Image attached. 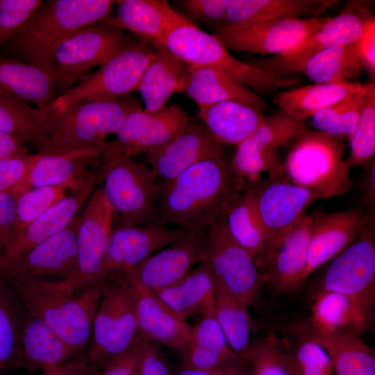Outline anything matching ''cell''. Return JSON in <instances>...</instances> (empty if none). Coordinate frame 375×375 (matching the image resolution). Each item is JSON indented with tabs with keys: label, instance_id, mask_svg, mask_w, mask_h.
Listing matches in <instances>:
<instances>
[{
	"label": "cell",
	"instance_id": "obj_1",
	"mask_svg": "<svg viewBox=\"0 0 375 375\" xmlns=\"http://www.w3.org/2000/svg\"><path fill=\"white\" fill-rule=\"evenodd\" d=\"M158 185L155 224L194 231L217 223L229 201L243 190L226 156L197 163Z\"/></svg>",
	"mask_w": 375,
	"mask_h": 375
},
{
	"label": "cell",
	"instance_id": "obj_2",
	"mask_svg": "<svg viewBox=\"0 0 375 375\" xmlns=\"http://www.w3.org/2000/svg\"><path fill=\"white\" fill-rule=\"evenodd\" d=\"M105 281L104 276L81 292L60 278L35 280L12 287L30 313L46 323L80 356L90 349L93 321Z\"/></svg>",
	"mask_w": 375,
	"mask_h": 375
},
{
	"label": "cell",
	"instance_id": "obj_3",
	"mask_svg": "<svg viewBox=\"0 0 375 375\" xmlns=\"http://www.w3.org/2000/svg\"><path fill=\"white\" fill-rule=\"evenodd\" d=\"M115 3L111 0L47 1L7 47L15 58L51 71L57 44L77 29L107 20Z\"/></svg>",
	"mask_w": 375,
	"mask_h": 375
},
{
	"label": "cell",
	"instance_id": "obj_4",
	"mask_svg": "<svg viewBox=\"0 0 375 375\" xmlns=\"http://www.w3.org/2000/svg\"><path fill=\"white\" fill-rule=\"evenodd\" d=\"M164 46L189 65L218 70L256 91L273 93L300 83L294 77H277L255 63L235 57L214 35L205 32L181 14L168 29Z\"/></svg>",
	"mask_w": 375,
	"mask_h": 375
},
{
	"label": "cell",
	"instance_id": "obj_5",
	"mask_svg": "<svg viewBox=\"0 0 375 375\" xmlns=\"http://www.w3.org/2000/svg\"><path fill=\"white\" fill-rule=\"evenodd\" d=\"M342 140L306 127L290 143L283 162L290 183L317 194L320 199L342 197L353 188Z\"/></svg>",
	"mask_w": 375,
	"mask_h": 375
},
{
	"label": "cell",
	"instance_id": "obj_6",
	"mask_svg": "<svg viewBox=\"0 0 375 375\" xmlns=\"http://www.w3.org/2000/svg\"><path fill=\"white\" fill-rule=\"evenodd\" d=\"M140 108L138 100L128 96L88 101L62 112L48 110L44 112L48 153L103 149L108 135L115 134L126 116Z\"/></svg>",
	"mask_w": 375,
	"mask_h": 375
},
{
	"label": "cell",
	"instance_id": "obj_7",
	"mask_svg": "<svg viewBox=\"0 0 375 375\" xmlns=\"http://www.w3.org/2000/svg\"><path fill=\"white\" fill-rule=\"evenodd\" d=\"M99 180L112 206L116 226L155 224L158 185L147 164L120 153L103 151Z\"/></svg>",
	"mask_w": 375,
	"mask_h": 375
},
{
	"label": "cell",
	"instance_id": "obj_8",
	"mask_svg": "<svg viewBox=\"0 0 375 375\" xmlns=\"http://www.w3.org/2000/svg\"><path fill=\"white\" fill-rule=\"evenodd\" d=\"M155 51L151 46L127 38L98 70L85 75L76 85L58 95L49 110L62 112L88 101L129 96L137 90Z\"/></svg>",
	"mask_w": 375,
	"mask_h": 375
},
{
	"label": "cell",
	"instance_id": "obj_9",
	"mask_svg": "<svg viewBox=\"0 0 375 375\" xmlns=\"http://www.w3.org/2000/svg\"><path fill=\"white\" fill-rule=\"evenodd\" d=\"M103 294L92 325V342L86 355L101 371L116 356L126 351L138 333L134 293L125 273L105 275Z\"/></svg>",
	"mask_w": 375,
	"mask_h": 375
},
{
	"label": "cell",
	"instance_id": "obj_10",
	"mask_svg": "<svg viewBox=\"0 0 375 375\" xmlns=\"http://www.w3.org/2000/svg\"><path fill=\"white\" fill-rule=\"evenodd\" d=\"M317 292H334L349 297L367 324L375 305V217L358 238L328 261Z\"/></svg>",
	"mask_w": 375,
	"mask_h": 375
},
{
	"label": "cell",
	"instance_id": "obj_11",
	"mask_svg": "<svg viewBox=\"0 0 375 375\" xmlns=\"http://www.w3.org/2000/svg\"><path fill=\"white\" fill-rule=\"evenodd\" d=\"M306 128L305 122L285 111L265 117L262 124L245 140L237 145L230 159L231 169L242 188L263 178H283V161L278 149L289 145Z\"/></svg>",
	"mask_w": 375,
	"mask_h": 375
},
{
	"label": "cell",
	"instance_id": "obj_12",
	"mask_svg": "<svg viewBox=\"0 0 375 375\" xmlns=\"http://www.w3.org/2000/svg\"><path fill=\"white\" fill-rule=\"evenodd\" d=\"M245 188L253 197L266 234V249L258 266L263 272L285 235L306 214V209L320 199L315 192L290 183L285 177H263Z\"/></svg>",
	"mask_w": 375,
	"mask_h": 375
},
{
	"label": "cell",
	"instance_id": "obj_13",
	"mask_svg": "<svg viewBox=\"0 0 375 375\" xmlns=\"http://www.w3.org/2000/svg\"><path fill=\"white\" fill-rule=\"evenodd\" d=\"M374 19L367 2L351 1L339 15L288 51L255 64L277 77L288 78L317 53L357 41Z\"/></svg>",
	"mask_w": 375,
	"mask_h": 375
},
{
	"label": "cell",
	"instance_id": "obj_14",
	"mask_svg": "<svg viewBox=\"0 0 375 375\" xmlns=\"http://www.w3.org/2000/svg\"><path fill=\"white\" fill-rule=\"evenodd\" d=\"M114 210L102 187L94 189L76 217V267L65 281L81 292L103 278V265L113 229Z\"/></svg>",
	"mask_w": 375,
	"mask_h": 375
},
{
	"label": "cell",
	"instance_id": "obj_15",
	"mask_svg": "<svg viewBox=\"0 0 375 375\" xmlns=\"http://www.w3.org/2000/svg\"><path fill=\"white\" fill-rule=\"evenodd\" d=\"M126 39L123 30L103 23L69 33L57 44L51 57V71L59 88L70 89L92 69L103 65Z\"/></svg>",
	"mask_w": 375,
	"mask_h": 375
},
{
	"label": "cell",
	"instance_id": "obj_16",
	"mask_svg": "<svg viewBox=\"0 0 375 375\" xmlns=\"http://www.w3.org/2000/svg\"><path fill=\"white\" fill-rule=\"evenodd\" d=\"M204 261L215 282L248 306L257 301L265 274L251 254L218 222L207 229Z\"/></svg>",
	"mask_w": 375,
	"mask_h": 375
},
{
	"label": "cell",
	"instance_id": "obj_17",
	"mask_svg": "<svg viewBox=\"0 0 375 375\" xmlns=\"http://www.w3.org/2000/svg\"><path fill=\"white\" fill-rule=\"evenodd\" d=\"M330 17L291 18L241 26H213L214 35L228 51L279 56L323 26Z\"/></svg>",
	"mask_w": 375,
	"mask_h": 375
},
{
	"label": "cell",
	"instance_id": "obj_18",
	"mask_svg": "<svg viewBox=\"0 0 375 375\" xmlns=\"http://www.w3.org/2000/svg\"><path fill=\"white\" fill-rule=\"evenodd\" d=\"M75 231L76 218L67 228L26 253L0 260V283L12 286L40 279L70 277L76 267Z\"/></svg>",
	"mask_w": 375,
	"mask_h": 375
},
{
	"label": "cell",
	"instance_id": "obj_19",
	"mask_svg": "<svg viewBox=\"0 0 375 375\" xmlns=\"http://www.w3.org/2000/svg\"><path fill=\"white\" fill-rule=\"evenodd\" d=\"M189 120L187 112L177 103L167 106L156 113L140 108L130 112L117 131L116 138L106 142L103 151L132 158L145 155L174 139Z\"/></svg>",
	"mask_w": 375,
	"mask_h": 375
},
{
	"label": "cell",
	"instance_id": "obj_20",
	"mask_svg": "<svg viewBox=\"0 0 375 375\" xmlns=\"http://www.w3.org/2000/svg\"><path fill=\"white\" fill-rule=\"evenodd\" d=\"M206 240L207 229L189 231L125 274L153 291L172 286L205 260Z\"/></svg>",
	"mask_w": 375,
	"mask_h": 375
},
{
	"label": "cell",
	"instance_id": "obj_21",
	"mask_svg": "<svg viewBox=\"0 0 375 375\" xmlns=\"http://www.w3.org/2000/svg\"><path fill=\"white\" fill-rule=\"evenodd\" d=\"M224 145L217 141L203 122L190 119L174 139L146 154L160 183L168 181L200 162L225 157Z\"/></svg>",
	"mask_w": 375,
	"mask_h": 375
},
{
	"label": "cell",
	"instance_id": "obj_22",
	"mask_svg": "<svg viewBox=\"0 0 375 375\" xmlns=\"http://www.w3.org/2000/svg\"><path fill=\"white\" fill-rule=\"evenodd\" d=\"M189 231L158 224L113 227L103 265V276L110 273H127Z\"/></svg>",
	"mask_w": 375,
	"mask_h": 375
},
{
	"label": "cell",
	"instance_id": "obj_23",
	"mask_svg": "<svg viewBox=\"0 0 375 375\" xmlns=\"http://www.w3.org/2000/svg\"><path fill=\"white\" fill-rule=\"evenodd\" d=\"M310 215L313 226L303 282L351 244L369 219L375 217L357 208L338 212L318 208Z\"/></svg>",
	"mask_w": 375,
	"mask_h": 375
},
{
	"label": "cell",
	"instance_id": "obj_24",
	"mask_svg": "<svg viewBox=\"0 0 375 375\" xmlns=\"http://www.w3.org/2000/svg\"><path fill=\"white\" fill-rule=\"evenodd\" d=\"M98 181L99 169L85 177L65 198L19 230L0 260L19 256L67 228L86 203Z\"/></svg>",
	"mask_w": 375,
	"mask_h": 375
},
{
	"label": "cell",
	"instance_id": "obj_25",
	"mask_svg": "<svg viewBox=\"0 0 375 375\" xmlns=\"http://www.w3.org/2000/svg\"><path fill=\"white\" fill-rule=\"evenodd\" d=\"M117 12L103 22L131 32L140 42L156 49H165L168 29L180 15L165 0L116 1Z\"/></svg>",
	"mask_w": 375,
	"mask_h": 375
},
{
	"label": "cell",
	"instance_id": "obj_26",
	"mask_svg": "<svg viewBox=\"0 0 375 375\" xmlns=\"http://www.w3.org/2000/svg\"><path fill=\"white\" fill-rule=\"evenodd\" d=\"M128 278L133 288L138 332L181 352L188 342L192 326L176 318L153 290Z\"/></svg>",
	"mask_w": 375,
	"mask_h": 375
},
{
	"label": "cell",
	"instance_id": "obj_27",
	"mask_svg": "<svg viewBox=\"0 0 375 375\" xmlns=\"http://www.w3.org/2000/svg\"><path fill=\"white\" fill-rule=\"evenodd\" d=\"M313 222L305 214L285 235L263 273L276 292L294 290L303 283Z\"/></svg>",
	"mask_w": 375,
	"mask_h": 375
},
{
	"label": "cell",
	"instance_id": "obj_28",
	"mask_svg": "<svg viewBox=\"0 0 375 375\" xmlns=\"http://www.w3.org/2000/svg\"><path fill=\"white\" fill-rule=\"evenodd\" d=\"M58 88L51 71L15 58L0 56V94L32 102L47 112L58 97Z\"/></svg>",
	"mask_w": 375,
	"mask_h": 375
},
{
	"label": "cell",
	"instance_id": "obj_29",
	"mask_svg": "<svg viewBox=\"0 0 375 375\" xmlns=\"http://www.w3.org/2000/svg\"><path fill=\"white\" fill-rule=\"evenodd\" d=\"M335 0H227L222 25L241 26L291 18L322 17Z\"/></svg>",
	"mask_w": 375,
	"mask_h": 375
},
{
	"label": "cell",
	"instance_id": "obj_30",
	"mask_svg": "<svg viewBox=\"0 0 375 375\" xmlns=\"http://www.w3.org/2000/svg\"><path fill=\"white\" fill-rule=\"evenodd\" d=\"M102 153L101 148L41 153L22 181L10 192L16 197L33 188L86 177L94 171L89 169V165Z\"/></svg>",
	"mask_w": 375,
	"mask_h": 375
},
{
	"label": "cell",
	"instance_id": "obj_31",
	"mask_svg": "<svg viewBox=\"0 0 375 375\" xmlns=\"http://www.w3.org/2000/svg\"><path fill=\"white\" fill-rule=\"evenodd\" d=\"M182 353L183 367L210 373L240 367L241 359L232 351L214 315L201 317L192 326Z\"/></svg>",
	"mask_w": 375,
	"mask_h": 375
},
{
	"label": "cell",
	"instance_id": "obj_32",
	"mask_svg": "<svg viewBox=\"0 0 375 375\" xmlns=\"http://www.w3.org/2000/svg\"><path fill=\"white\" fill-rule=\"evenodd\" d=\"M189 67L166 49H156L137 88L144 104V110L160 112L174 94L185 92Z\"/></svg>",
	"mask_w": 375,
	"mask_h": 375
},
{
	"label": "cell",
	"instance_id": "obj_33",
	"mask_svg": "<svg viewBox=\"0 0 375 375\" xmlns=\"http://www.w3.org/2000/svg\"><path fill=\"white\" fill-rule=\"evenodd\" d=\"M153 292L178 319L215 313V280L204 260L176 284Z\"/></svg>",
	"mask_w": 375,
	"mask_h": 375
},
{
	"label": "cell",
	"instance_id": "obj_34",
	"mask_svg": "<svg viewBox=\"0 0 375 375\" xmlns=\"http://www.w3.org/2000/svg\"><path fill=\"white\" fill-rule=\"evenodd\" d=\"M297 328L324 348L335 375H375L374 351L360 338L359 333H326L309 324Z\"/></svg>",
	"mask_w": 375,
	"mask_h": 375
},
{
	"label": "cell",
	"instance_id": "obj_35",
	"mask_svg": "<svg viewBox=\"0 0 375 375\" xmlns=\"http://www.w3.org/2000/svg\"><path fill=\"white\" fill-rule=\"evenodd\" d=\"M265 117L263 111L232 100L201 106L198 111V119L224 145H238L262 124Z\"/></svg>",
	"mask_w": 375,
	"mask_h": 375
},
{
	"label": "cell",
	"instance_id": "obj_36",
	"mask_svg": "<svg viewBox=\"0 0 375 375\" xmlns=\"http://www.w3.org/2000/svg\"><path fill=\"white\" fill-rule=\"evenodd\" d=\"M77 356L46 323L30 313L21 335L20 368L43 371Z\"/></svg>",
	"mask_w": 375,
	"mask_h": 375
},
{
	"label": "cell",
	"instance_id": "obj_37",
	"mask_svg": "<svg viewBox=\"0 0 375 375\" xmlns=\"http://www.w3.org/2000/svg\"><path fill=\"white\" fill-rule=\"evenodd\" d=\"M185 92L198 107L225 101H237L262 111L266 103L246 85L210 67L190 65Z\"/></svg>",
	"mask_w": 375,
	"mask_h": 375
},
{
	"label": "cell",
	"instance_id": "obj_38",
	"mask_svg": "<svg viewBox=\"0 0 375 375\" xmlns=\"http://www.w3.org/2000/svg\"><path fill=\"white\" fill-rule=\"evenodd\" d=\"M359 82L312 83L277 92L274 103L281 110L302 121L362 90Z\"/></svg>",
	"mask_w": 375,
	"mask_h": 375
},
{
	"label": "cell",
	"instance_id": "obj_39",
	"mask_svg": "<svg viewBox=\"0 0 375 375\" xmlns=\"http://www.w3.org/2000/svg\"><path fill=\"white\" fill-rule=\"evenodd\" d=\"M217 222L251 254L258 267L265 252L267 238L253 197L247 188L233 197Z\"/></svg>",
	"mask_w": 375,
	"mask_h": 375
},
{
	"label": "cell",
	"instance_id": "obj_40",
	"mask_svg": "<svg viewBox=\"0 0 375 375\" xmlns=\"http://www.w3.org/2000/svg\"><path fill=\"white\" fill-rule=\"evenodd\" d=\"M29 315L16 290L0 283V369L20 368L21 335Z\"/></svg>",
	"mask_w": 375,
	"mask_h": 375
},
{
	"label": "cell",
	"instance_id": "obj_41",
	"mask_svg": "<svg viewBox=\"0 0 375 375\" xmlns=\"http://www.w3.org/2000/svg\"><path fill=\"white\" fill-rule=\"evenodd\" d=\"M214 315L230 348L244 361L251 345L248 306L215 281Z\"/></svg>",
	"mask_w": 375,
	"mask_h": 375
},
{
	"label": "cell",
	"instance_id": "obj_42",
	"mask_svg": "<svg viewBox=\"0 0 375 375\" xmlns=\"http://www.w3.org/2000/svg\"><path fill=\"white\" fill-rule=\"evenodd\" d=\"M357 41L326 49L299 69L313 83L351 82L362 68Z\"/></svg>",
	"mask_w": 375,
	"mask_h": 375
},
{
	"label": "cell",
	"instance_id": "obj_43",
	"mask_svg": "<svg viewBox=\"0 0 375 375\" xmlns=\"http://www.w3.org/2000/svg\"><path fill=\"white\" fill-rule=\"evenodd\" d=\"M309 325L326 333L360 332L365 322L353 301L334 292H317L314 294Z\"/></svg>",
	"mask_w": 375,
	"mask_h": 375
},
{
	"label": "cell",
	"instance_id": "obj_44",
	"mask_svg": "<svg viewBox=\"0 0 375 375\" xmlns=\"http://www.w3.org/2000/svg\"><path fill=\"white\" fill-rule=\"evenodd\" d=\"M0 131L33 142L38 153L49 152L44 133V112L24 101L0 94Z\"/></svg>",
	"mask_w": 375,
	"mask_h": 375
},
{
	"label": "cell",
	"instance_id": "obj_45",
	"mask_svg": "<svg viewBox=\"0 0 375 375\" xmlns=\"http://www.w3.org/2000/svg\"><path fill=\"white\" fill-rule=\"evenodd\" d=\"M370 83L356 94L313 115L311 123L315 131L342 140L353 131L369 88Z\"/></svg>",
	"mask_w": 375,
	"mask_h": 375
},
{
	"label": "cell",
	"instance_id": "obj_46",
	"mask_svg": "<svg viewBox=\"0 0 375 375\" xmlns=\"http://www.w3.org/2000/svg\"><path fill=\"white\" fill-rule=\"evenodd\" d=\"M84 178L60 185L33 188L15 197L17 233L65 198L68 192Z\"/></svg>",
	"mask_w": 375,
	"mask_h": 375
},
{
	"label": "cell",
	"instance_id": "obj_47",
	"mask_svg": "<svg viewBox=\"0 0 375 375\" xmlns=\"http://www.w3.org/2000/svg\"><path fill=\"white\" fill-rule=\"evenodd\" d=\"M350 167L365 166L375 153V84L370 83L356 127L349 137Z\"/></svg>",
	"mask_w": 375,
	"mask_h": 375
},
{
	"label": "cell",
	"instance_id": "obj_48",
	"mask_svg": "<svg viewBox=\"0 0 375 375\" xmlns=\"http://www.w3.org/2000/svg\"><path fill=\"white\" fill-rule=\"evenodd\" d=\"M299 340L289 347L283 344L287 359L294 375H333L331 358L324 348L297 330Z\"/></svg>",
	"mask_w": 375,
	"mask_h": 375
},
{
	"label": "cell",
	"instance_id": "obj_49",
	"mask_svg": "<svg viewBox=\"0 0 375 375\" xmlns=\"http://www.w3.org/2000/svg\"><path fill=\"white\" fill-rule=\"evenodd\" d=\"M244 361L253 375H292L283 344L274 336L251 344Z\"/></svg>",
	"mask_w": 375,
	"mask_h": 375
},
{
	"label": "cell",
	"instance_id": "obj_50",
	"mask_svg": "<svg viewBox=\"0 0 375 375\" xmlns=\"http://www.w3.org/2000/svg\"><path fill=\"white\" fill-rule=\"evenodd\" d=\"M43 3L42 0H0V46L16 35Z\"/></svg>",
	"mask_w": 375,
	"mask_h": 375
},
{
	"label": "cell",
	"instance_id": "obj_51",
	"mask_svg": "<svg viewBox=\"0 0 375 375\" xmlns=\"http://www.w3.org/2000/svg\"><path fill=\"white\" fill-rule=\"evenodd\" d=\"M41 156L22 153L0 160V192L10 191L20 183Z\"/></svg>",
	"mask_w": 375,
	"mask_h": 375
},
{
	"label": "cell",
	"instance_id": "obj_52",
	"mask_svg": "<svg viewBox=\"0 0 375 375\" xmlns=\"http://www.w3.org/2000/svg\"><path fill=\"white\" fill-rule=\"evenodd\" d=\"M175 2L192 22L197 21L213 26L224 23L227 0H179Z\"/></svg>",
	"mask_w": 375,
	"mask_h": 375
},
{
	"label": "cell",
	"instance_id": "obj_53",
	"mask_svg": "<svg viewBox=\"0 0 375 375\" xmlns=\"http://www.w3.org/2000/svg\"><path fill=\"white\" fill-rule=\"evenodd\" d=\"M147 339L138 332L132 345L111 360L98 375H138L140 356Z\"/></svg>",
	"mask_w": 375,
	"mask_h": 375
},
{
	"label": "cell",
	"instance_id": "obj_54",
	"mask_svg": "<svg viewBox=\"0 0 375 375\" xmlns=\"http://www.w3.org/2000/svg\"><path fill=\"white\" fill-rule=\"evenodd\" d=\"M15 197L10 191L0 192V257L17 234Z\"/></svg>",
	"mask_w": 375,
	"mask_h": 375
},
{
	"label": "cell",
	"instance_id": "obj_55",
	"mask_svg": "<svg viewBox=\"0 0 375 375\" xmlns=\"http://www.w3.org/2000/svg\"><path fill=\"white\" fill-rule=\"evenodd\" d=\"M138 375H170L159 344L149 338L140 356Z\"/></svg>",
	"mask_w": 375,
	"mask_h": 375
},
{
	"label": "cell",
	"instance_id": "obj_56",
	"mask_svg": "<svg viewBox=\"0 0 375 375\" xmlns=\"http://www.w3.org/2000/svg\"><path fill=\"white\" fill-rule=\"evenodd\" d=\"M360 184V197L357 208L369 215H375V160L365 166Z\"/></svg>",
	"mask_w": 375,
	"mask_h": 375
},
{
	"label": "cell",
	"instance_id": "obj_57",
	"mask_svg": "<svg viewBox=\"0 0 375 375\" xmlns=\"http://www.w3.org/2000/svg\"><path fill=\"white\" fill-rule=\"evenodd\" d=\"M86 355L77 356L60 365L44 369L38 375H98L101 371L89 362Z\"/></svg>",
	"mask_w": 375,
	"mask_h": 375
},
{
	"label": "cell",
	"instance_id": "obj_58",
	"mask_svg": "<svg viewBox=\"0 0 375 375\" xmlns=\"http://www.w3.org/2000/svg\"><path fill=\"white\" fill-rule=\"evenodd\" d=\"M358 52L363 67L375 74V19L370 22L362 35L357 40Z\"/></svg>",
	"mask_w": 375,
	"mask_h": 375
},
{
	"label": "cell",
	"instance_id": "obj_59",
	"mask_svg": "<svg viewBox=\"0 0 375 375\" xmlns=\"http://www.w3.org/2000/svg\"><path fill=\"white\" fill-rule=\"evenodd\" d=\"M25 141L0 131V160L12 156L30 153Z\"/></svg>",
	"mask_w": 375,
	"mask_h": 375
},
{
	"label": "cell",
	"instance_id": "obj_60",
	"mask_svg": "<svg viewBox=\"0 0 375 375\" xmlns=\"http://www.w3.org/2000/svg\"><path fill=\"white\" fill-rule=\"evenodd\" d=\"M175 375H213V374L206 371L181 366Z\"/></svg>",
	"mask_w": 375,
	"mask_h": 375
},
{
	"label": "cell",
	"instance_id": "obj_61",
	"mask_svg": "<svg viewBox=\"0 0 375 375\" xmlns=\"http://www.w3.org/2000/svg\"><path fill=\"white\" fill-rule=\"evenodd\" d=\"M212 374H213V375H246L240 370V367L217 371L212 372Z\"/></svg>",
	"mask_w": 375,
	"mask_h": 375
},
{
	"label": "cell",
	"instance_id": "obj_62",
	"mask_svg": "<svg viewBox=\"0 0 375 375\" xmlns=\"http://www.w3.org/2000/svg\"><path fill=\"white\" fill-rule=\"evenodd\" d=\"M292 375H294V374L292 373Z\"/></svg>",
	"mask_w": 375,
	"mask_h": 375
},
{
	"label": "cell",
	"instance_id": "obj_63",
	"mask_svg": "<svg viewBox=\"0 0 375 375\" xmlns=\"http://www.w3.org/2000/svg\"></svg>",
	"mask_w": 375,
	"mask_h": 375
}]
</instances>
